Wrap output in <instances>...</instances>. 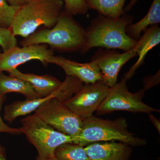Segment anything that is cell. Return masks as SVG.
<instances>
[{
  "mask_svg": "<svg viewBox=\"0 0 160 160\" xmlns=\"http://www.w3.org/2000/svg\"><path fill=\"white\" fill-rule=\"evenodd\" d=\"M160 22V0H153L147 14L137 22L126 26V33L132 39L138 41L141 34L149 26Z\"/></svg>",
  "mask_w": 160,
  "mask_h": 160,
  "instance_id": "cell-17",
  "label": "cell"
},
{
  "mask_svg": "<svg viewBox=\"0 0 160 160\" xmlns=\"http://www.w3.org/2000/svg\"><path fill=\"white\" fill-rule=\"evenodd\" d=\"M149 116V119L153 125H154L155 127L157 129L159 133L160 132V120L156 118L154 116L151 114V113L148 114Z\"/></svg>",
  "mask_w": 160,
  "mask_h": 160,
  "instance_id": "cell-26",
  "label": "cell"
},
{
  "mask_svg": "<svg viewBox=\"0 0 160 160\" xmlns=\"http://www.w3.org/2000/svg\"><path fill=\"white\" fill-rule=\"evenodd\" d=\"M63 10V0H30L20 7L10 29L15 36L27 38L40 26L52 28Z\"/></svg>",
  "mask_w": 160,
  "mask_h": 160,
  "instance_id": "cell-3",
  "label": "cell"
},
{
  "mask_svg": "<svg viewBox=\"0 0 160 160\" xmlns=\"http://www.w3.org/2000/svg\"><path fill=\"white\" fill-rule=\"evenodd\" d=\"M20 7L11 6L6 0H0V27L10 28Z\"/></svg>",
  "mask_w": 160,
  "mask_h": 160,
  "instance_id": "cell-20",
  "label": "cell"
},
{
  "mask_svg": "<svg viewBox=\"0 0 160 160\" xmlns=\"http://www.w3.org/2000/svg\"><path fill=\"white\" fill-rule=\"evenodd\" d=\"M110 87L103 81L85 84L72 97L63 102L82 120L93 115L109 92Z\"/></svg>",
  "mask_w": 160,
  "mask_h": 160,
  "instance_id": "cell-9",
  "label": "cell"
},
{
  "mask_svg": "<svg viewBox=\"0 0 160 160\" xmlns=\"http://www.w3.org/2000/svg\"><path fill=\"white\" fill-rule=\"evenodd\" d=\"M0 160H7L5 156V151L1 145H0Z\"/></svg>",
  "mask_w": 160,
  "mask_h": 160,
  "instance_id": "cell-28",
  "label": "cell"
},
{
  "mask_svg": "<svg viewBox=\"0 0 160 160\" xmlns=\"http://www.w3.org/2000/svg\"><path fill=\"white\" fill-rule=\"evenodd\" d=\"M2 52H1V51H0V56H1V55H2Z\"/></svg>",
  "mask_w": 160,
  "mask_h": 160,
  "instance_id": "cell-30",
  "label": "cell"
},
{
  "mask_svg": "<svg viewBox=\"0 0 160 160\" xmlns=\"http://www.w3.org/2000/svg\"><path fill=\"white\" fill-rule=\"evenodd\" d=\"M160 43V28L158 24L149 26L144 31V34L138 40L134 48L138 56V61L128 72L124 78L128 80L134 74L137 69L144 63V60L148 52Z\"/></svg>",
  "mask_w": 160,
  "mask_h": 160,
  "instance_id": "cell-14",
  "label": "cell"
},
{
  "mask_svg": "<svg viewBox=\"0 0 160 160\" xmlns=\"http://www.w3.org/2000/svg\"><path fill=\"white\" fill-rule=\"evenodd\" d=\"M22 46L46 44L62 52L82 51L86 43V30L63 10L52 28L35 32L20 42Z\"/></svg>",
  "mask_w": 160,
  "mask_h": 160,
  "instance_id": "cell-1",
  "label": "cell"
},
{
  "mask_svg": "<svg viewBox=\"0 0 160 160\" xmlns=\"http://www.w3.org/2000/svg\"><path fill=\"white\" fill-rule=\"evenodd\" d=\"M137 56L134 49L123 53L115 49H99L95 53L91 61L96 62L99 68L103 81L111 87L118 82V75L121 68Z\"/></svg>",
  "mask_w": 160,
  "mask_h": 160,
  "instance_id": "cell-11",
  "label": "cell"
},
{
  "mask_svg": "<svg viewBox=\"0 0 160 160\" xmlns=\"http://www.w3.org/2000/svg\"><path fill=\"white\" fill-rule=\"evenodd\" d=\"M126 0H86L89 9H95L100 14L118 19L124 14L123 7Z\"/></svg>",
  "mask_w": 160,
  "mask_h": 160,
  "instance_id": "cell-18",
  "label": "cell"
},
{
  "mask_svg": "<svg viewBox=\"0 0 160 160\" xmlns=\"http://www.w3.org/2000/svg\"><path fill=\"white\" fill-rule=\"evenodd\" d=\"M83 126L76 141L85 147L90 143L100 142H119L131 146H144L147 141L137 137L128 130L126 118L114 120L103 119L94 116L83 120Z\"/></svg>",
  "mask_w": 160,
  "mask_h": 160,
  "instance_id": "cell-4",
  "label": "cell"
},
{
  "mask_svg": "<svg viewBox=\"0 0 160 160\" xmlns=\"http://www.w3.org/2000/svg\"><path fill=\"white\" fill-rule=\"evenodd\" d=\"M132 17L127 15L123 14L118 19L99 15L92 21L86 30V45L81 52L86 53L95 47L124 52L134 49L138 41L126 33V26L132 24Z\"/></svg>",
  "mask_w": 160,
  "mask_h": 160,
  "instance_id": "cell-2",
  "label": "cell"
},
{
  "mask_svg": "<svg viewBox=\"0 0 160 160\" xmlns=\"http://www.w3.org/2000/svg\"><path fill=\"white\" fill-rule=\"evenodd\" d=\"M54 52L46 44H37L22 47H14L0 56V72H9L18 66L31 60H38L44 65L47 64Z\"/></svg>",
  "mask_w": 160,
  "mask_h": 160,
  "instance_id": "cell-10",
  "label": "cell"
},
{
  "mask_svg": "<svg viewBox=\"0 0 160 160\" xmlns=\"http://www.w3.org/2000/svg\"><path fill=\"white\" fill-rule=\"evenodd\" d=\"M9 92L21 93L27 100L41 98L28 82L16 77L6 75L0 72V97Z\"/></svg>",
  "mask_w": 160,
  "mask_h": 160,
  "instance_id": "cell-16",
  "label": "cell"
},
{
  "mask_svg": "<svg viewBox=\"0 0 160 160\" xmlns=\"http://www.w3.org/2000/svg\"><path fill=\"white\" fill-rule=\"evenodd\" d=\"M35 113L56 130L71 137L74 143L82 128L83 120L58 99L44 103Z\"/></svg>",
  "mask_w": 160,
  "mask_h": 160,
  "instance_id": "cell-7",
  "label": "cell"
},
{
  "mask_svg": "<svg viewBox=\"0 0 160 160\" xmlns=\"http://www.w3.org/2000/svg\"><path fill=\"white\" fill-rule=\"evenodd\" d=\"M54 157L58 160H91L85 147L74 143L63 144L54 152Z\"/></svg>",
  "mask_w": 160,
  "mask_h": 160,
  "instance_id": "cell-19",
  "label": "cell"
},
{
  "mask_svg": "<svg viewBox=\"0 0 160 160\" xmlns=\"http://www.w3.org/2000/svg\"><path fill=\"white\" fill-rule=\"evenodd\" d=\"M127 81L122 78L120 82L110 87L107 96L96 110L98 114H106L118 111L148 114L153 112H159V110L148 106L142 101L146 91L145 89H140L135 93H132L128 90Z\"/></svg>",
  "mask_w": 160,
  "mask_h": 160,
  "instance_id": "cell-6",
  "label": "cell"
},
{
  "mask_svg": "<svg viewBox=\"0 0 160 160\" xmlns=\"http://www.w3.org/2000/svg\"><path fill=\"white\" fill-rule=\"evenodd\" d=\"M83 83L77 78L66 76L59 88L49 96L34 99L16 101L6 106L4 110V119L9 122H12L18 117L35 111L40 106L51 99L56 98L65 102L81 89Z\"/></svg>",
  "mask_w": 160,
  "mask_h": 160,
  "instance_id": "cell-8",
  "label": "cell"
},
{
  "mask_svg": "<svg viewBox=\"0 0 160 160\" xmlns=\"http://www.w3.org/2000/svg\"><path fill=\"white\" fill-rule=\"evenodd\" d=\"M64 11L70 15H84L88 12L89 8L86 0H63Z\"/></svg>",
  "mask_w": 160,
  "mask_h": 160,
  "instance_id": "cell-21",
  "label": "cell"
},
{
  "mask_svg": "<svg viewBox=\"0 0 160 160\" xmlns=\"http://www.w3.org/2000/svg\"><path fill=\"white\" fill-rule=\"evenodd\" d=\"M0 46L3 52H6L17 46V41L15 36L10 28L0 27Z\"/></svg>",
  "mask_w": 160,
  "mask_h": 160,
  "instance_id": "cell-22",
  "label": "cell"
},
{
  "mask_svg": "<svg viewBox=\"0 0 160 160\" xmlns=\"http://www.w3.org/2000/svg\"><path fill=\"white\" fill-rule=\"evenodd\" d=\"M8 72L9 75L28 82L41 98L53 93L62 84V82L49 75H38L33 73H23L17 69H12Z\"/></svg>",
  "mask_w": 160,
  "mask_h": 160,
  "instance_id": "cell-15",
  "label": "cell"
},
{
  "mask_svg": "<svg viewBox=\"0 0 160 160\" xmlns=\"http://www.w3.org/2000/svg\"><path fill=\"white\" fill-rule=\"evenodd\" d=\"M84 147L91 160H129L132 152L130 145L113 141L96 142Z\"/></svg>",
  "mask_w": 160,
  "mask_h": 160,
  "instance_id": "cell-13",
  "label": "cell"
},
{
  "mask_svg": "<svg viewBox=\"0 0 160 160\" xmlns=\"http://www.w3.org/2000/svg\"><path fill=\"white\" fill-rule=\"evenodd\" d=\"M21 122L22 133L35 147L38 157L41 158H54V152L58 146L73 143L71 137L56 130L35 113L22 119Z\"/></svg>",
  "mask_w": 160,
  "mask_h": 160,
  "instance_id": "cell-5",
  "label": "cell"
},
{
  "mask_svg": "<svg viewBox=\"0 0 160 160\" xmlns=\"http://www.w3.org/2000/svg\"><path fill=\"white\" fill-rule=\"evenodd\" d=\"M138 1V0H131L129 4L123 9L124 13H125V12L130 11L132 8L135 5L136 3Z\"/></svg>",
  "mask_w": 160,
  "mask_h": 160,
  "instance_id": "cell-27",
  "label": "cell"
},
{
  "mask_svg": "<svg viewBox=\"0 0 160 160\" xmlns=\"http://www.w3.org/2000/svg\"><path fill=\"white\" fill-rule=\"evenodd\" d=\"M6 1L11 6L21 7L28 3L30 0H6Z\"/></svg>",
  "mask_w": 160,
  "mask_h": 160,
  "instance_id": "cell-25",
  "label": "cell"
},
{
  "mask_svg": "<svg viewBox=\"0 0 160 160\" xmlns=\"http://www.w3.org/2000/svg\"><path fill=\"white\" fill-rule=\"evenodd\" d=\"M5 100V96L0 97V112L2 109V106ZM0 132H6L10 134H19L22 133L21 129L19 128H12L6 125L3 122L0 113Z\"/></svg>",
  "mask_w": 160,
  "mask_h": 160,
  "instance_id": "cell-23",
  "label": "cell"
},
{
  "mask_svg": "<svg viewBox=\"0 0 160 160\" xmlns=\"http://www.w3.org/2000/svg\"><path fill=\"white\" fill-rule=\"evenodd\" d=\"M47 63L57 65L64 70L66 76L77 78L84 84L93 83L103 80L99 68L93 61L79 63L54 55L49 58Z\"/></svg>",
  "mask_w": 160,
  "mask_h": 160,
  "instance_id": "cell-12",
  "label": "cell"
},
{
  "mask_svg": "<svg viewBox=\"0 0 160 160\" xmlns=\"http://www.w3.org/2000/svg\"><path fill=\"white\" fill-rule=\"evenodd\" d=\"M160 70L155 74L149 76L143 79V88L146 91L160 83Z\"/></svg>",
  "mask_w": 160,
  "mask_h": 160,
  "instance_id": "cell-24",
  "label": "cell"
},
{
  "mask_svg": "<svg viewBox=\"0 0 160 160\" xmlns=\"http://www.w3.org/2000/svg\"><path fill=\"white\" fill-rule=\"evenodd\" d=\"M35 160H58L55 158H41L38 157Z\"/></svg>",
  "mask_w": 160,
  "mask_h": 160,
  "instance_id": "cell-29",
  "label": "cell"
}]
</instances>
